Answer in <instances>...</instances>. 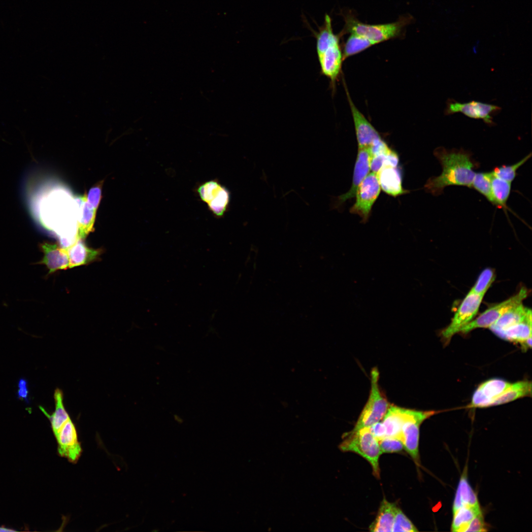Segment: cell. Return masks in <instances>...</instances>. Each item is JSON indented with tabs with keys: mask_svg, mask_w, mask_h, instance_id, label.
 Returning a JSON list of instances; mask_svg holds the SVG:
<instances>
[{
	"mask_svg": "<svg viewBox=\"0 0 532 532\" xmlns=\"http://www.w3.org/2000/svg\"><path fill=\"white\" fill-rule=\"evenodd\" d=\"M433 155L440 163L442 171L438 176L430 177L427 181L424 189L427 193L437 196L448 186L471 188L474 169L478 166L472 158V153L462 148L447 149L439 146L434 150Z\"/></svg>",
	"mask_w": 532,
	"mask_h": 532,
	"instance_id": "cell-1",
	"label": "cell"
},
{
	"mask_svg": "<svg viewBox=\"0 0 532 532\" xmlns=\"http://www.w3.org/2000/svg\"><path fill=\"white\" fill-rule=\"evenodd\" d=\"M342 438L344 440L339 445V449L343 452H354L365 458L371 466L374 475L379 478V459L382 453L378 440L369 427L345 433Z\"/></svg>",
	"mask_w": 532,
	"mask_h": 532,
	"instance_id": "cell-2",
	"label": "cell"
},
{
	"mask_svg": "<svg viewBox=\"0 0 532 532\" xmlns=\"http://www.w3.org/2000/svg\"><path fill=\"white\" fill-rule=\"evenodd\" d=\"M345 20L346 32L364 37L375 45L399 35L410 18L402 17L395 22L376 25L362 23L351 15H346Z\"/></svg>",
	"mask_w": 532,
	"mask_h": 532,
	"instance_id": "cell-3",
	"label": "cell"
},
{
	"mask_svg": "<svg viewBox=\"0 0 532 532\" xmlns=\"http://www.w3.org/2000/svg\"><path fill=\"white\" fill-rule=\"evenodd\" d=\"M379 373L377 367L370 372L371 388L368 400L359 417L354 428L350 432L369 427L379 422L385 415L389 403L381 393L378 385Z\"/></svg>",
	"mask_w": 532,
	"mask_h": 532,
	"instance_id": "cell-4",
	"label": "cell"
},
{
	"mask_svg": "<svg viewBox=\"0 0 532 532\" xmlns=\"http://www.w3.org/2000/svg\"><path fill=\"white\" fill-rule=\"evenodd\" d=\"M435 413L434 411H417L404 409L400 439L404 449L415 463L419 465V440L420 425Z\"/></svg>",
	"mask_w": 532,
	"mask_h": 532,
	"instance_id": "cell-5",
	"label": "cell"
},
{
	"mask_svg": "<svg viewBox=\"0 0 532 532\" xmlns=\"http://www.w3.org/2000/svg\"><path fill=\"white\" fill-rule=\"evenodd\" d=\"M380 189L377 175L372 172L368 174L358 186L355 195L356 202L351 207L350 212L359 215L362 218V222L365 223L367 221Z\"/></svg>",
	"mask_w": 532,
	"mask_h": 532,
	"instance_id": "cell-6",
	"label": "cell"
},
{
	"mask_svg": "<svg viewBox=\"0 0 532 532\" xmlns=\"http://www.w3.org/2000/svg\"><path fill=\"white\" fill-rule=\"evenodd\" d=\"M528 293L527 289L522 288L515 295L488 308L475 319L463 327L460 332L466 333L475 329L490 328L506 311L522 303L523 300L527 298Z\"/></svg>",
	"mask_w": 532,
	"mask_h": 532,
	"instance_id": "cell-7",
	"label": "cell"
},
{
	"mask_svg": "<svg viewBox=\"0 0 532 532\" xmlns=\"http://www.w3.org/2000/svg\"><path fill=\"white\" fill-rule=\"evenodd\" d=\"M484 295L469 291L455 312L450 324L442 331L441 335L446 342L471 322L477 314Z\"/></svg>",
	"mask_w": 532,
	"mask_h": 532,
	"instance_id": "cell-8",
	"label": "cell"
},
{
	"mask_svg": "<svg viewBox=\"0 0 532 532\" xmlns=\"http://www.w3.org/2000/svg\"><path fill=\"white\" fill-rule=\"evenodd\" d=\"M501 109L499 106L478 101L462 103L453 99H448L446 101L444 114L449 115L461 112L471 118L482 119L489 126H493L496 125L493 120V116L499 112Z\"/></svg>",
	"mask_w": 532,
	"mask_h": 532,
	"instance_id": "cell-9",
	"label": "cell"
},
{
	"mask_svg": "<svg viewBox=\"0 0 532 532\" xmlns=\"http://www.w3.org/2000/svg\"><path fill=\"white\" fill-rule=\"evenodd\" d=\"M58 443L60 455L67 458L71 462H77L80 456L82 449L78 439L75 425L70 418L54 434Z\"/></svg>",
	"mask_w": 532,
	"mask_h": 532,
	"instance_id": "cell-10",
	"label": "cell"
},
{
	"mask_svg": "<svg viewBox=\"0 0 532 532\" xmlns=\"http://www.w3.org/2000/svg\"><path fill=\"white\" fill-rule=\"evenodd\" d=\"M345 90L354 125L358 148L369 147L375 141L381 138V137L375 128L354 104L346 87Z\"/></svg>",
	"mask_w": 532,
	"mask_h": 532,
	"instance_id": "cell-11",
	"label": "cell"
},
{
	"mask_svg": "<svg viewBox=\"0 0 532 532\" xmlns=\"http://www.w3.org/2000/svg\"><path fill=\"white\" fill-rule=\"evenodd\" d=\"M200 199L206 203L214 215L222 217L229 208L231 194L227 188L215 181L203 188Z\"/></svg>",
	"mask_w": 532,
	"mask_h": 532,
	"instance_id": "cell-12",
	"label": "cell"
},
{
	"mask_svg": "<svg viewBox=\"0 0 532 532\" xmlns=\"http://www.w3.org/2000/svg\"><path fill=\"white\" fill-rule=\"evenodd\" d=\"M371 154L369 147L358 148V152L355 163L352 186L345 194L336 198L333 206L338 208L346 200L353 198L357 188L366 176L368 174L370 168Z\"/></svg>",
	"mask_w": 532,
	"mask_h": 532,
	"instance_id": "cell-13",
	"label": "cell"
},
{
	"mask_svg": "<svg viewBox=\"0 0 532 532\" xmlns=\"http://www.w3.org/2000/svg\"><path fill=\"white\" fill-rule=\"evenodd\" d=\"M511 384L504 380L495 378L482 383L474 392L469 407L490 406L492 402Z\"/></svg>",
	"mask_w": 532,
	"mask_h": 532,
	"instance_id": "cell-14",
	"label": "cell"
},
{
	"mask_svg": "<svg viewBox=\"0 0 532 532\" xmlns=\"http://www.w3.org/2000/svg\"><path fill=\"white\" fill-rule=\"evenodd\" d=\"M339 40L331 45L323 53L317 55L322 74L330 80L333 86L335 85L339 77L344 61Z\"/></svg>",
	"mask_w": 532,
	"mask_h": 532,
	"instance_id": "cell-15",
	"label": "cell"
},
{
	"mask_svg": "<svg viewBox=\"0 0 532 532\" xmlns=\"http://www.w3.org/2000/svg\"><path fill=\"white\" fill-rule=\"evenodd\" d=\"M40 248L44 255L38 264L45 265L49 269L48 274L68 268L69 258L66 248L46 242L40 244Z\"/></svg>",
	"mask_w": 532,
	"mask_h": 532,
	"instance_id": "cell-16",
	"label": "cell"
},
{
	"mask_svg": "<svg viewBox=\"0 0 532 532\" xmlns=\"http://www.w3.org/2000/svg\"><path fill=\"white\" fill-rule=\"evenodd\" d=\"M382 190L394 197L406 193L402 186V175L398 166H383L376 173Z\"/></svg>",
	"mask_w": 532,
	"mask_h": 532,
	"instance_id": "cell-17",
	"label": "cell"
},
{
	"mask_svg": "<svg viewBox=\"0 0 532 532\" xmlns=\"http://www.w3.org/2000/svg\"><path fill=\"white\" fill-rule=\"evenodd\" d=\"M77 204V237L85 238L94 230L97 210L91 206L87 201L85 195L74 197Z\"/></svg>",
	"mask_w": 532,
	"mask_h": 532,
	"instance_id": "cell-18",
	"label": "cell"
},
{
	"mask_svg": "<svg viewBox=\"0 0 532 532\" xmlns=\"http://www.w3.org/2000/svg\"><path fill=\"white\" fill-rule=\"evenodd\" d=\"M531 319V309L524 306L521 303L506 311L489 328L497 335L513 325Z\"/></svg>",
	"mask_w": 532,
	"mask_h": 532,
	"instance_id": "cell-19",
	"label": "cell"
},
{
	"mask_svg": "<svg viewBox=\"0 0 532 532\" xmlns=\"http://www.w3.org/2000/svg\"><path fill=\"white\" fill-rule=\"evenodd\" d=\"M69 258L68 268L89 264L96 260L101 253L100 249L88 247L82 239H77L66 248Z\"/></svg>",
	"mask_w": 532,
	"mask_h": 532,
	"instance_id": "cell-20",
	"label": "cell"
},
{
	"mask_svg": "<svg viewBox=\"0 0 532 532\" xmlns=\"http://www.w3.org/2000/svg\"><path fill=\"white\" fill-rule=\"evenodd\" d=\"M397 506L384 498L376 518L369 526V530L374 532H392Z\"/></svg>",
	"mask_w": 532,
	"mask_h": 532,
	"instance_id": "cell-21",
	"label": "cell"
},
{
	"mask_svg": "<svg viewBox=\"0 0 532 532\" xmlns=\"http://www.w3.org/2000/svg\"><path fill=\"white\" fill-rule=\"evenodd\" d=\"M479 505L476 493L469 485L466 476V469L464 470L458 486L453 505V512L465 506Z\"/></svg>",
	"mask_w": 532,
	"mask_h": 532,
	"instance_id": "cell-22",
	"label": "cell"
},
{
	"mask_svg": "<svg viewBox=\"0 0 532 532\" xmlns=\"http://www.w3.org/2000/svg\"><path fill=\"white\" fill-rule=\"evenodd\" d=\"M404 409L395 405L389 406L382 422L386 430V436L396 437L400 439Z\"/></svg>",
	"mask_w": 532,
	"mask_h": 532,
	"instance_id": "cell-23",
	"label": "cell"
},
{
	"mask_svg": "<svg viewBox=\"0 0 532 532\" xmlns=\"http://www.w3.org/2000/svg\"><path fill=\"white\" fill-rule=\"evenodd\" d=\"M54 398L55 409L52 414L49 415L44 408L40 406L39 408L50 420L52 431L55 434L70 418L64 405L63 393L61 389L57 388L55 390Z\"/></svg>",
	"mask_w": 532,
	"mask_h": 532,
	"instance_id": "cell-24",
	"label": "cell"
},
{
	"mask_svg": "<svg viewBox=\"0 0 532 532\" xmlns=\"http://www.w3.org/2000/svg\"><path fill=\"white\" fill-rule=\"evenodd\" d=\"M497 335L508 341L519 343L522 347L526 340L532 337V319L513 325Z\"/></svg>",
	"mask_w": 532,
	"mask_h": 532,
	"instance_id": "cell-25",
	"label": "cell"
},
{
	"mask_svg": "<svg viewBox=\"0 0 532 532\" xmlns=\"http://www.w3.org/2000/svg\"><path fill=\"white\" fill-rule=\"evenodd\" d=\"M532 383L528 381H521L511 384L510 386L491 404V406L506 403L516 399L531 396Z\"/></svg>",
	"mask_w": 532,
	"mask_h": 532,
	"instance_id": "cell-26",
	"label": "cell"
},
{
	"mask_svg": "<svg viewBox=\"0 0 532 532\" xmlns=\"http://www.w3.org/2000/svg\"><path fill=\"white\" fill-rule=\"evenodd\" d=\"M481 512L480 505L465 506L453 512L451 531L465 532L471 521Z\"/></svg>",
	"mask_w": 532,
	"mask_h": 532,
	"instance_id": "cell-27",
	"label": "cell"
},
{
	"mask_svg": "<svg viewBox=\"0 0 532 532\" xmlns=\"http://www.w3.org/2000/svg\"><path fill=\"white\" fill-rule=\"evenodd\" d=\"M324 24L316 35L317 55L323 53L331 45L339 40L332 31V20L328 14L325 17Z\"/></svg>",
	"mask_w": 532,
	"mask_h": 532,
	"instance_id": "cell-28",
	"label": "cell"
},
{
	"mask_svg": "<svg viewBox=\"0 0 532 532\" xmlns=\"http://www.w3.org/2000/svg\"><path fill=\"white\" fill-rule=\"evenodd\" d=\"M511 189V183L493 175L491 181L492 196L494 204L500 208H507L506 203Z\"/></svg>",
	"mask_w": 532,
	"mask_h": 532,
	"instance_id": "cell-29",
	"label": "cell"
},
{
	"mask_svg": "<svg viewBox=\"0 0 532 532\" xmlns=\"http://www.w3.org/2000/svg\"><path fill=\"white\" fill-rule=\"evenodd\" d=\"M350 34L344 46L342 52L343 60L374 45L371 41L364 37L353 33Z\"/></svg>",
	"mask_w": 532,
	"mask_h": 532,
	"instance_id": "cell-30",
	"label": "cell"
},
{
	"mask_svg": "<svg viewBox=\"0 0 532 532\" xmlns=\"http://www.w3.org/2000/svg\"><path fill=\"white\" fill-rule=\"evenodd\" d=\"M492 177L491 171L475 172L471 188H473L494 204L491 191Z\"/></svg>",
	"mask_w": 532,
	"mask_h": 532,
	"instance_id": "cell-31",
	"label": "cell"
},
{
	"mask_svg": "<svg viewBox=\"0 0 532 532\" xmlns=\"http://www.w3.org/2000/svg\"><path fill=\"white\" fill-rule=\"evenodd\" d=\"M532 156L530 153L518 162L511 165L497 166L491 171L492 175L499 179L512 183L517 175L518 169L524 164Z\"/></svg>",
	"mask_w": 532,
	"mask_h": 532,
	"instance_id": "cell-32",
	"label": "cell"
},
{
	"mask_svg": "<svg viewBox=\"0 0 532 532\" xmlns=\"http://www.w3.org/2000/svg\"><path fill=\"white\" fill-rule=\"evenodd\" d=\"M495 278L496 275L494 269L491 268L484 269L480 274L476 283L469 291L477 294L485 295L494 282Z\"/></svg>",
	"mask_w": 532,
	"mask_h": 532,
	"instance_id": "cell-33",
	"label": "cell"
},
{
	"mask_svg": "<svg viewBox=\"0 0 532 532\" xmlns=\"http://www.w3.org/2000/svg\"><path fill=\"white\" fill-rule=\"evenodd\" d=\"M417 528L401 510L397 506L392 527V532H415Z\"/></svg>",
	"mask_w": 532,
	"mask_h": 532,
	"instance_id": "cell-34",
	"label": "cell"
},
{
	"mask_svg": "<svg viewBox=\"0 0 532 532\" xmlns=\"http://www.w3.org/2000/svg\"><path fill=\"white\" fill-rule=\"evenodd\" d=\"M378 442L382 453L399 452L404 448L402 441L396 437L386 436Z\"/></svg>",
	"mask_w": 532,
	"mask_h": 532,
	"instance_id": "cell-35",
	"label": "cell"
},
{
	"mask_svg": "<svg viewBox=\"0 0 532 532\" xmlns=\"http://www.w3.org/2000/svg\"><path fill=\"white\" fill-rule=\"evenodd\" d=\"M103 181L97 183L92 187L87 195V201L93 208L97 210L101 199Z\"/></svg>",
	"mask_w": 532,
	"mask_h": 532,
	"instance_id": "cell-36",
	"label": "cell"
},
{
	"mask_svg": "<svg viewBox=\"0 0 532 532\" xmlns=\"http://www.w3.org/2000/svg\"><path fill=\"white\" fill-rule=\"evenodd\" d=\"M485 521L482 512L477 515L469 523L465 532H484L485 529Z\"/></svg>",
	"mask_w": 532,
	"mask_h": 532,
	"instance_id": "cell-37",
	"label": "cell"
},
{
	"mask_svg": "<svg viewBox=\"0 0 532 532\" xmlns=\"http://www.w3.org/2000/svg\"><path fill=\"white\" fill-rule=\"evenodd\" d=\"M17 397L27 404L30 402L28 382L25 378H21L18 380Z\"/></svg>",
	"mask_w": 532,
	"mask_h": 532,
	"instance_id": "cell-38",
	"label": "cell"
},
{
	"mask_svg": "<svg viewBox=\"0 0 532 532\" xmlns=\"http://www.w3.org/2000/svg\"><path fill=\"white\" fill-rule=\"evenodd\" d=\"M369 430L378 441L386 437V430L382 422H377L369 427Z\"/></svg>",
	"mask_w": 532,
	"mask_h": 532,
	"instance_id": "cell-39",
	"label": "cell"
},
{
	"mask_svg": "<svg viewBox=\"0 0 532 532\" xmlns=\"http://www.w3.org/2000/svg\"><path fill=\"white\" fill-rule=\"evenodd\" d=\"M15 530L7 528L5 527H0V532H15Z\"/></svg>",
	"mask_w": 532,
	"mask_h": 532,
	"instance_id": "cell-40",
	"label": "cell"
},
{
	"mask_svg": "<svg viewBox=\"0 0 532 532\" xmlns=\"http://www.w3.org/2000/svg\"><path fill=\"white\" fill-rule=\"evenodd\" d=\"M174 419L177 422H178V423H180V424L183 423V419L180 417H179L178 415H174Z\"/></svg>",
	"mask_w": 532,
	"mask_h": 532,
	"instance_id": "cell-41",
	"label": "cell"
}]
</instances>
